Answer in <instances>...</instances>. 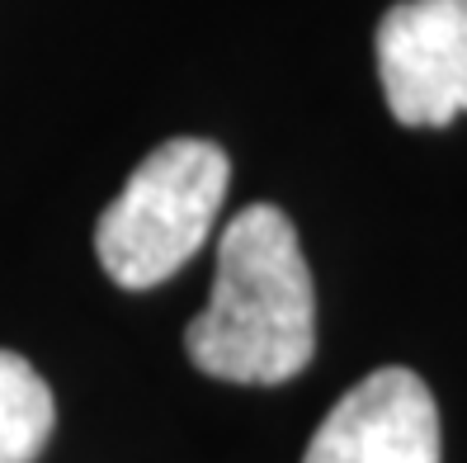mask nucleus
Masks as SVG:
<instances>
[{"label": "nucleus", "mask_w": 467, "mask_h": 463, "mask_svg": "<svg viewBox=\"0 0 467 463\" xmlns=\"http://www.w3.org/2000/svg\"><path fill=\"white\" fill-rule=\"evenodd\" d=\"M184 350L223 384H288L312 364L317 293L284 208L251 204L227 223L213 298L184 326Z\"/></svg>", "instance_id": "1"}, {"label": "nucleus", "mask_w": 467, "mask_h": 463, "mask_svg": "<svg viewBox=\"0 0 467 463\" xmlns=\"http://www.w3.org/2000/svg\"><path fill=\"white\" fill-rule=\"evenodd\" d=\"M232 161L217 142L171 138L99 213L95 251L119 289H156L189 265L227 199Z\"/></svg>", "instance_id": "2"}, {"label": "nucleus", "mask_w": 467, "mask_h": 463, "mask_svg": "<svg viewBox=\"0 0 467 463\" xmlns=\"http://www.w3.org/2000/svg\"><path fill=\"white\" fill-rule=\"evenodd\" d=\"M373 47L397 123L444 128L467 114V0H401L378 19Z\"/></svg>", "instance_id": "3"}, {"label": "nucleus", "mask_w": 467, "mask_h": 463, "mask_svg": "<svg viewBox=\"0 0 467 463\" xmlns=\"http://www.w3.org/2000/svg\"><path fill=\"white\" fill-rule=\"evenodd\" d=\"M302 463H439V406L420 374L373 369L317 426Z\"/></svg>", "instance_id": "4"}, {"label": "nucleus", "mask_w": 467, "mask_h": 463, "mask_svg": "<svg viewBox=\"0 0 467 463\" xmlns=\"http://www.w3.org/2000/svg\"><path fill=\"white\" fill-rule=\"evenodd\" d=\"M52 388L43 374L15 355L0 350V463H34L52 435Z\"/></svg>", "instance_id": "5"}]
</instances>
